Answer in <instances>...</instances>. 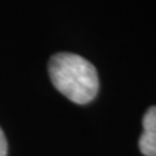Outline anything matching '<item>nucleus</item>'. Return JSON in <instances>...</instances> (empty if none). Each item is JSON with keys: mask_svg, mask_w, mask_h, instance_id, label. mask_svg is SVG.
I'll use <instances>...</instances> for the list:
<instances>
[{"mask_svg": "<svg viewBox=\"0 0 156 156\" xmlns=\"http://www.w3.org/2000/svg\"><path fill=\"white\" fill-rule=\"evenodd\" d=\"M49 75L58 91L76 104H87L100 88L95 66L83 57L59 52L49 60Z\"/></svg>", "mask_w": 156, "mask_h": 156, "instance_id": "obj_1", "label": "nucleus"}, {"mask_svg": "<svg viewBox=\"0 0 156 156\" xmlns=\"http://www.w3.org/2000/svg\"><path fill=\"white\" fill-rule=\"evenodd\" d=\"M144 132L139 140V148L146 156H156V106L149 108L142 120Z\"/></svg>", "mask_w": 156, "mask_h": 156, "instance_id": "obj_2", "label": "nucleus"}, {"mask_svg": "<svg viewBox=\"0 0 156 156\" xmlns=\"http://www.w3.org/2000/svg\"><path fill=\"white\" fill-rule=\"evenodd\" d=\"M0 156H7V141L1 127H0Z\"/></svg>", "mask_w": 156, "mask_h": 156, "instance_id": "obj_3", "label": "nucleus"}]
</instances>
